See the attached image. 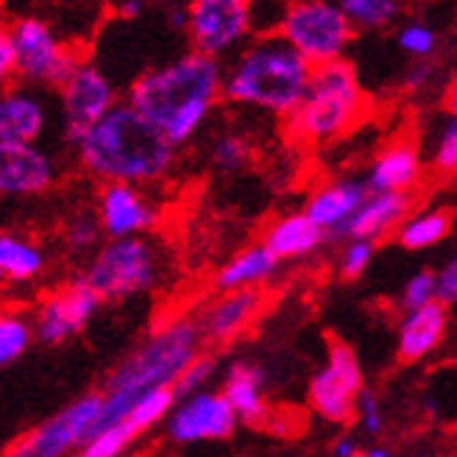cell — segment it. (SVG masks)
<instances>
[{
	"label": "cell",
	"mask_w": 457,
	"mask_h": 457,
	"mask_svg": "<svg viewBox=\"0 0 457 457\" xmlns=\"http://www.w3.org/2000/svg\"><path fill=\"white\" fill-rule=\"evenodd\" d=\"M223 67L204 54H185L143 73L131 87L126 104L148 118L179 148L193 140L210 109L223 96Z\"/></svg>",
	"instance_id": "1"
},
{
	"label": "cell",
	"mask_w": 457,
	"mask_h": 457,
	"mask_svg": "<svg viewBox=\"0 0 457 457\" xmlns=\"http://www.w3.org/2000/svg\"><path fill=\"white\" fill-rule=\"evenodd\" d=\"M204 335L198 318L181 315L162 324L143 346H137L104 382V413L93 438L106 432L109 427L120 424L131 410L148 394L159 387H176L190 365L201 357ZM89 438V441H93Z\"/></svg>",
	"instance_id": "2"
},
{
	"label": "cell",
	"mask_w": 457,
	"mask_h": 457,
	"mask_svg": "<svg viewBox=\"0 0 457 457\" xmlns=\"http://www.w3.org/2000/svg\"><path fill=\"white\" fill-rule=\"evenodd\" d=\"M76 154L81 168L104 179V185L137 187L159 181L173 168L176 145L131 104L120 101L84 134Z\"/></svg>",
	"instance_id": "3"
},
{
	"label": "cell",
	"mask_w": 457,
	"mask_h": 457,
	"mask_svg": "<svg viewBox=\"0 0 457 457\" xmlns=\"http://www.w3.org/2000/svg\"><path fill=\"white\" fill-rule=\"evenodd\" d=\"M312 79V64L293 45L273 34H260L248 42L226 71L223 98L243 106H257L279 118L302 106Z\"/></svg>",
	"instance_id": "4"
},
{
	"label": "cell",
	"mask_w": 457,
	"mask_h": 457,
	"mask_svg": "<svg viewBox=\"0 0 457 457\" xmlns=\"http://www.w3.org/2000/svg\"><path fill=\"white\" fill-rule=\"evenodd\" d=\"M365 109L354 67L346 59L312 67V79L302 106L287 118L293 140L324 143L346 134Z\"/></svg>",
	"instance_id": "5"
},
{
	"label": "cell",
	"mask_w": 457,
	"mask_h": 457,
	"mask_svg": "<svg viewBox=\"0 0 457 457\" xmlns=\"http://www.w3.org/2000/svg\"><path fill=\"white\" fill-rule=\"evenodd\" d=\"M162 260L148 237H126L104 243L87 262L84 279L101 302H123L134 293H145L159 282Z\"/></svg>",
	"instance_id": "6"
},
{
	"label": "cell",
	"mask_w": 457,
	"mask_h": 457,
	"mask_svg": "<svg viewBox=\"0 0 457 457\" xmlns=\"http://www.w3.org/2000/svg\"><path fill=\"white\" fill-rule=\"evenodd\" d=\"M354 31V22L340 9V4L335 6L327 0L290 4L277 26V34L285 37L312 67L343 59Z\"/></svg>",
	"instance_id": "7"
},
{
	"label": "cell",
	"mask_w": 457,
	"mask_h": 457,
	"mask_svg": "<svg viewBox=\"0 0 457 457\" xmlns=\"http://www.w3.org/2000/svg\"><path fill=\"white\" fill-rule=\"evenodd\" d=\"M104 413V394H84L71 402L56 416L45 419L26 436L6 446L4 457H71L93 438L98 419Z\"/></svg>",
	"instance_id": "8"
},
{
	"label": "cell",
	"mask_w": 457,
	"mask_h": 457,
	"mask_svg": "<svg viewBox=\"0 0 457 457\" xmlns=\"http://www.w3.org/2000/svg\"><path fill=\"white\" fill-rule=\"evenodd\" d=\"M9 34L20 59L17 76H22L29 84L62 89L81 67L79 54L62 45L54 26L42 17H17L9 26Z\"/></svg>",
	"instance_id": "9"
},
{
	"label": "cell",
	"mask_w": 457,
	"mask_h": 457,
	"mask_svg": "<svg viewBox=\"0 0 457 457\" xmlns=\"http://www.w3.org/2000/svg\"><path fill=\"white\" fill-rule=\"evenodd\" d=\"M365 391L357 354L349 343L329 340L327 365L310 379V404L332 424H349L357 416V402Z\"/></svg>",
	"instance_id": "10"
},
{
	"label": "cell",
	"mask_w": 457,
	"mask_h": 457,
	"mask_svg": "<svg viewBox=\"0 0 457 457\" xmlns=\"http://www.w3.org/2000/svg\"><path fill=\"white\" fill-rule=\"evenodd\" d=\"M187 37L195 54L220 59L251 37L254 9L248 0H193Z\"/></svg>",
	"instance_id": "11"
},
{
	"label": "cell",
	"mask_w": 457,
	"mask_h": 457,
	"mask_svg": "<svg viewBox=\"0 0 457 457\" xmlns=\"http://www.w3.org/2000/svg\"><path fill=\"white\" fill-rule=\"evenodd\" d=\"M118 89L112 79L93 62H81L76 76L59 89V106H62V126L67 143L79 145L84 134L98 126L106 114L118 106Z\"/></svg>",
	"instance_id": "12"
},
{
	"label": "cell",
	"mask_w": 457,
	"mask_h": 457,
	"mask_svg": "<svg viewBox=\"0 0 457 457\" xmlns=\"http://www.w3.org/2000/svg\"><path fill=\"white\" fill-rule=\"evenodd\" d=\"M237 413L228 404L223 391H201L181 399L168 416V438L176 444H201V441H223L235 436Z\"/></svg>",
	"instance_id": "13"
},
{
	"label": "cell",
	"mask_w": 457,
	"mask_h": 457,
	"mask_svg": "<svg viewBox=\"0 0 457 457\" xmlns=\"http://www.w3.org/2000/svg\"><path fill=\"white\" fill-rule=\"evenodd\" d=\"M98 307H101V295L87 285L84 277L64 285L37 307L34 315L37 337L42 343H48V346H59V343L71 340L93 321Z\"/></svg>",
	"instance_id": "14"
},
{
	"label": "cell",
	"mask_w": 457,
	"mask_h": 457,
	"mask_svg": "<svg viewBox=\"0 0 457 457\" xmlns=\"http://www.w3.org/2000/svg\"><path fill=\"white\" fill-rule=\"evenodd\" d=\"M96 212L109 240L145 237V232H151L159 220L156 204L134 185H104Z\"/></svg>",
	"instance_id": "15"
},
{
	"label": "cell",
	"mask_w": 457,
	"mask_h": 457,
	"mask_svg": "<svg viewBox=\"0 0 457 457\" xmlns=\"http://www.w3.org/2000/svg\"><path fill=\"white\" fill-rule=\"evenodd\" d=\"M56 179L54 159L37 145L0 148V193L29 198L51 190Z\"/></svg>",
	"instance_id": "16"
},
{
	"label": "cell",
	"mask_w": 457,
	"mask_h": 457,
	"mask_svg": "<svg viewBox=\"0 0 457 457\" xmlns=\"http://www.w3.org/2000/svg\"><path fill=\"white\" fill-rule=\"evenodd\" d=\"M371 190L365 181L357 179H337L329 181V185L318 187L310 198H307V207L304 215L318 226L324 228L327 237H335L343 226H346L365 201H369Z\"/></svg>",
	"instance_id": "17"
},
{
	"label": "cell",
	"mask_w": 457,
	"mask_h": 457,
	"mask_svg": "<svg viewBox=\"0 0 457 457\" xmlns=\"http://www.w3.org/2000/svg\"><path fill=\"white\" fill-rule=\"evenodd\" d=\"M45 123H48V109L34 89H6L0 98V148L34 145L45 131Z\"/></svg>",
	"instance_id": "18"
},
{
	"label": "cell",
	"mask_w": 457,
	"mask_h": 457,
	"mask_svg": "<svg viewBox=\"0 0 457 457\" xmlns=\"http://www.w3.org/2000/svg\"><path fill=\"white\" fill-rule=\"evenodd\" d=\"M265 295L262 290H235V293H223L220 299L204 307L198 315V327L207 343H226L237 337L251 321L257 318L262 310Z\"/></svg>",
	"instance_id": "19"
},
{
	"label": "cell",
	"mask_w": 457,
	"mask_h": 457,
	"mask_svg": "<svg viewBox=\"0 0 457 457\" xmlns=\"http://www.w3.org/2000/svg\"><path fill=\"white\" fill-rule=\"evenodd\" d=\"M410 210H413V195L410 193H371L362 204L360 212L340 228L332 240H371L377 243L382 235L399 228Z\"/></svg>",
	"instance_id": "20"
},
{
	"label": "cell",
	"mask_w": 457,
	"mask_h": 457,
	"mask_svg": "<svg viewBox=\"0 0 457 457\" xmlns=\"http://www.w3.org/2000/svg\"><path fill=\"white\" fill-rule=\"evenodd\" d=\"M449 327V307L444 302H432L421 310L404 312L399 324V343L396 352L404 362H419L432 354L446 335Z\"/></svg>",
	"instance_id": "21"
},
{
	"label": "cell",
	"mask_w": 457,
	"mask_h": 457,
	"mask_svg": "<svg viewBox=\"0 0 457 457\" xmlns=\"http://www.w3.org/2000/svg\"><path fill=\"white\" fill-rule=\"evenodd\" d=\"M421 179V156L413 143L387 145L369 168L365 185L371 193H410Z\"/></svg>",
	"instance_id": "22"
},
{
	"label": "cell",
	"mask_w": 457,
	"mask_h": 457,
	"mask_svg": "<svg viewBox=\"0 0 457 457\" xmlns=\"http://www.w3.org/2000/svg\"><path fill=\"white\" fill-rule=\"evenodd\" d=\"M324 240H327V232L318 228L304 212L277 218L273 223H268L265 235H262V245L279 262L310 257L315 248H321Z\"/></svg>",
	"instance_id": "23"
},
{
	"label": "cell",
	"mask_w": 457,
	"mask_h": 457,
	"mask_svg": "<svg viewBox=\"0 0 457 457\" xmlns=\"http://www.w3.org/2000/svg\"><path fill=\"white\" fill-rule=\"evenodd\" d=\"M277 268H279V260L273 257L262 243L245 245L215 273V287L220 293L257 290L277 273Z\"/></svg>",
	"instance_id": "24"
},
{
	"label": "cell",
	"mask_w": 457,
	"mask_h": 457,
	"mask_svg": "<svg viewBox=\"0 0 457 457\" xmlns=\"http://www.w3.org/2000/svg\"><path fill=\"white\" fill-rule=\"evenodd\" d=\"M262 387H265V374L260 365H251V362L228 365L226 379H223V396L235 407L240 421L260 424L268 416Z\"/></svg>",
	"instance_id": "25"
},
{
	"label": "cell",
	"mask_w": 457,
	"mask_h": 457,
	"mask_svg": "<svg viewBox=\"0 0 457 457\" xmlns=\"http://www.w3.org/2000/svg\"><path fill=\"white\" fill-rule=\"evenodd\" d=\"M45 270V251L22 235H0V277L9 285L34 282Z\"/></svg>",
	"instance_id": "26"
},
{
	"label": "cell",
	"mask_w": 457,
	"mask_h": 457,
	"mask_svg": "<svg viewBox=\"0 0 457 457\" xmlns=\"http://www.w3.org/2000/svg\"><path fill=\"white\" fill-rule=\"evenodd\" d=\"M452 223L454 215L449 207H436V210H427L419 215H410L396 232V240L402 248L407 251H421V248H432L449 237L452 232Z\"/></svg>",
	"instance_id": "27"
},
{
	"label": "cell",
	"mask_w": 457,
	"mask_h": 457,
	"mask_svg": "<svg viewBox=\"0 0 457 457\" xmlns=\"http://www.w3.org/2000/svg\"><path fill=\"white\" fill-rule=\"evenodd\" d=\"M34 337H37L34 318L22 312L0 315V365H12L17 357L26 354Z\"/></svg>",
	"instance_id": "28"
},
{
	"label": "cell",
	"mask_w": 457,
	"mask_h": 457,
	"mask_svg": "<svg viewBox=\"0 0 457 457\" xmlns=\"http://www.w3.org/2000/svg\"><path fill=\"white\" fill-rule=\"evenodd\" d=\"M176 404H179V396H176L173 387H159V391L148 394L140 404H137L120 424H126L134 432V436L140 438L145 429H151L154 424L168 419L176 410Z\"/></svg>",
	"instance_id": "29"
},
{
	"label": "cell",
	"mask_w": 457,
	"mask_h": 457,
	"mask_svg": "<svg viewBox=\"0 0 457 457\" xmlns=\"http://www.w3.org/2000/svg\"><path fill=\"white\" fill-rule=\"evenodd\" d=\"M340 9L349 14L354 29H385L402 12L396 0H343Z\"/></svg>",
	"instance_id": "30"
},
{
	"label": "cell",
	"mask_w": 457,
	"mask_h": 457,
	"mask_svg": "<svg viewBox=\"0 0 457 457\" xmlns=\"http://www.w3.org/2000/svg\"><path fill=\"white\" fill-rule=\"evenodd\" d=\"M101 235H104V226H101L98 212L79 210L64 226V243H67V248H71V251H76V254H84V251H96Z\"/></svg>",
	"instance_id": "31"
},
{
	"label": "cell",
	"mask_w": 457,
	"mask_h": 457,
	"mask_svg": "<svg viewBox=\"0 0 457 457\" xmlns=\"http://www.w3.org/2000/svg\"><path fill=\"white\" fill-rule=\"evenodd\" d=\"M131 441H137L134 432L126 424H114L93 441H87L76 457H120L131 446Z\"/></svg>",
	"instance_id": "32"
},
{
	"label": "cell",
	"mask_w": 457,
	"mask_h": 457,
	"mask_svg": "<svg viewBox=\"0 0 457 457\" xmlns=\"http://www.w3.org/2000/svg\"><path fill=\"white\" fill-rule=\"evenodd\" d=\"M432 302H441L438 299V273L419 270L416 277H410V282L404 285L402 310L404 312H413V310H421V307H427Z\"/></svg>",
	"instance_id": "33"
},
{
	"label": "cell",
	"mask_w": 457,
	"mask_h": 457,
	"mask_svg": "<svg viewBox=\"0 0 457 457\" xmlns=\"http://www.w3.org/2000/svg\"><path fill=\"white\" fill-rule=\"evenodd\" d=\"M251 159V145L237 134H223L212 145V165L218 170H240Z\"/></svg>",
	"instance_id": "34"
},
{
	"label": "cell",
	"mask_w": 457,
	"mask_h": 457,
	"mask_svg": "<svg viewBox=\"0 0 457 457\" xmlns=\"http://www.w3.org/2000/svg\"><path fill=\"white\" fill-rule=\"evenodd\" d=\"M432 170L438 176H454L457 173V114H452L444 131L438 134L436 151H432Z\"/></svg>",
	"instance_id": "35"
},
{
	"label": "cell",
	"mask_w": 457,
	"mask_h": 457,
	"mask_svg": "<svg viewBox=\"0 0 457 457\" xmlns=\"http://www.w3.org/2000/svg\"><path fill=\"white\" fill-rule=\"evenodd\" d=\"M396 39H399V48L416 59H427L432 51H436V42H438L436 31L424 26V22H404Z\"/></svg>",
	"instance_id": "36"
},
{
	"label": "cell",
	"mask_w": 457,
	"mask_h": 457,
	"mask_svg": "<svg viewBox=\"0 0 457 457\" xmlns=\"http://www.w3.org/2000/svg\"><path fill=\"white\" fill-rule=\"evenodd\" d=\"M215 374V360L212 357H207V354H201L190 369L181 374V379L176 382V396H179V402L181 399H187V396H193V394H201L204 387H207V382H210V377Z\"/></svg>",
	"instance_id": "37"
},
{
	"label": "cell",
	"mask_w": 457,
	"mask_h": 457,
	"mask_svg": "<svg viewBox=\"0 0 457 457\" xmlns=\"http://www.w3.org/2000/svg\"><path fill=\"white\" fill-rule=\"evenodd\" d=\"M374 260V243L371 240H352L346 243L340 254V277L343 279H357L360 273H365V268Z\"/></svg>",
	"instance_id": "38"
},
{
	"label": "cell",
	"mask_w": 457,
	"mask_h": 457,
	"mask_svg": "<svg viewBox=\"0 0 457 457\" xmlns=\"http://www.w3.org/2000/svg\"><path fill=\"white\" fill-rule=\"evenodd\" d=\"M357 416H360V424L369 436H379L382 427H385V419H382L379 402L371 391H362V396L357 402Z\"/></svg>",
	"instance_id": "39"
},
{
	"label": "cell",
	"mask_w": 457,
	"mask_h": 457,
	"mask_svg": "<svg viewBox=\"0 0 457 457\" xmlns=\"http://www.w3.org/2000/svg\"><path fill=\"white\" fill-rule=\"evenodd\" d=\"M438 299L446 307L457 304V254L438 270Z\"/></svg>",
	"instance_id": "40"
},
{
	"label": "cell",
	"mask_w": 457,
	"mask_h": 457,
	"mask_svg": "<svg viewBox=\"0 0 457 457\" xmlns=\"http://www.w3.org/2000/svg\"><path fill=\"white\" fill-rule=\"evenodd\" d=\"M20 59H17V48H14V39L9 34V29L0 31V76L9 79L17 73Z\"/></svg>",
	"instance_id": "41"
},
{
	"label": "cell",
	"mask_w": 457,
	"mask_h": 457,
	"mask_svg": "<svg viewBox=\"0 0 457 457\" xmlns=\"http://www.w3.org/2000/svg\"><path fill=\"white\" fill-rule=\"evenodd\" d=\"M332 452H335V457H357V454H360V452H357V444H354V438H349V436L337 438Z\"/></svg>",
	"instance_id": "42"
},
{
	"label": "cell",
	"mask_w": 457,
	"mask_h": 457,
	"mask_svg": "<svg viewBox=\"0 0 457 457\" xmlns=\"http://www.w3.org/2000/svg\"><path fill=\"white\" fill-rule=\"evenodd\" d=\"M427 79H429V64H416L413 71L407 73V87L410 89H419Z\"/></svg>",
	"instance_id": "43"
},
{
	"label": "cell",
	"mask_w": 457,
	"mask_h": 457,
	"mask_svg": "<svg viewBox=\"0 0 457 457\" xmlns=\"http://www.w3.org/2000/svg\"><path fill=\"white\" fill-rule=\"evenodd\" d=\"M118 14L120 17H140L143 14V4H137V0H129V4H120L118 6Z\"/></svg>",
	"instance_id": "44"
},
{
	"label": "cell",
	"mask_w": 457,
	"mask_h": 457,
	"mask_svg": "<svg viewBox=\"0 0 457 457\" xmlns=\"http://www.w3.org/2000/svg\"><path fill=\"white\" fill-rule=\"evenodd\" d=\"M446 106H449V112H452V114H457V79H454V81H452V87H449Z\"/></svg>",
	"instance_id": "45"
},
{
	"label": "cell",
	"mask_w": 457,
	"mask_h": 457,
	"mask_svg": "<svg viewBox=\"0 0 457 457\" xmlns=\"http://www.w3.org/2000/svg\"><path fill=\"white\" fill-rule=\"evenodd\" d=\"M365 457H391L385 449H371V452H365Z\"/></svg>",
	"instance_id": "46"
},
{
	"label": "cell",
	"mask_w": 457,
	"mask_h": 457,
	"mask_svg": "<svg viewBox=\"0 0 457 457\" xmlns=\"http://www.w3.org/2000/svg\"><path fill=\"white\" fill-rule=\"evenodd\" d=\"M357 457H365V454H357Z\"/></svg>",
	"instance_id": "47"
}]
</instances>
